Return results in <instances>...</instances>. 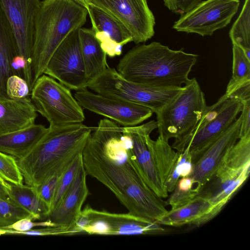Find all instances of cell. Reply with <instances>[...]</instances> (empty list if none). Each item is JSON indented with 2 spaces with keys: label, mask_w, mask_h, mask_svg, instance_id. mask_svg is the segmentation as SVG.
I'll list each match as a JSON object with an SVG mask.
<instances>
[{
  "label": "cell",
  "mask_w": 250,
  "mask_h": 250,
  "mask_svg": "<svg viewBox=\"0 0 250 250\" xmlns=\"http://www.w3.org/2000/svg\"><path fill=\"white\" fill-rule=\"evenodd\" d=\"M93 131L82 153L86 173L107 188L129 213L154 221L166 213L165 202L142 177L123 126L104 119Z\"/></svg>",
  "instance_id": "obj_1"
},
{
  "label": "cell",
  "mask_w": 250,
  "mask_h": 250,
  "mask_svg": "<svg viewBox=\"0 0 250 250\" xmlns=\"http://www.w3.org/2000/svg\"><path fill=\"white\" fill-rule=\"evenodd\" d=\"M198 57L154 42L131 49L120 59L116 70L126 80L139 84L179 87L190 81L188 75Z\"/></svg>",
  "instance_id": "obj_2"
},
{
  "label": "cell",
  "mask_w": 250,
  "mask_h": 250,
  "mask_svg": "<svg viewBox=\"0 0 250 250\" xmlns=\"http://www.w3.org/2000/svg\"><path fill=\"white\" fill-rule=\"evenodd\" d=\"M94 128L82 123L49 128L26 156L17 159L24 183L37 188L51 177L63 172L83 153Z\"/></svg>",
  "instance_id": "obj_3"
},
{
  "label": "cell",
  "mask_w": 250,
  "mask_h": 250,
  "mask_svg": "<svg viewBox=\"0 0 250 250\" xmlns=\"http://www.w3.org/2000/svg\"><path fill=\"white\" fill-rule=\"evenodd\" d=\"M88 12L74 0H43L37 14L31 69L33 86L54 51L74 30L85 23Z\"/></svg>",
  "instance_id": "obj_4"
},
{
  "label": "cell",
  "mask_w": 250,
  "mask_h": 250,
  "mask_svg": "<svg viewBox=\"0 0 250 250\" xmlns=\"http://www.w3.org/2000/svg\"><path fill=\"white\" fill-rule=\"evenodd\" d=\"M208 107L196 78L190 79L177 97L156 114L159 136L167 140L184 139L204 118Z\"/></svg>",
  "instance_id": "obj_5"
},
{
  "label": "cell",
  "mask_w": 250,
  "mask_h": 250,
  "mask_svg": "<svg viewBox=\"0 0 250 250\" xmlns=\"http://www.w3.org/2000/svg\"><path fill=\"white\" fill-rule=\"evenodd\" d=\"M87 88L96 93L147 107L156 114L170 103L183 90L179 87H156L126 80L117 71L107 67L90 80Z\"/></svg>",
  "instance_id": "obj_6"
},
{
  "label": "cell",
  "mask_w": 250,
  "mask_h": 250,
  "mask_svg": "<svg viewBox=\"0 0 250 250\" xmlns=\"http://www.w3.org/2000/svg\"><path fill=\"white\" fill-rule=\"evenodd\" d=\"M31 92L37 112L48 121L49 128L84 121L82 107L72 96L70 89L53 78L42 75L35 83Z\"/></svg>",
  "instance_id": "obj_7"
},
{
  "label": "cell",
  "mask_w": 250,
  "mask_h": 250,
  "mask_svg": "<svg viewBox=\"0 0 250 250\" xmlns=\"http://www.w3.org/2000/svg\"><path fill=\"white\" fill-rule=\"evenodd\" d=\"M74 235H157L168 232L162 225L147 218L127 213L98 210L86 206L73 226Z\"/></svg>",
  "instance_id": "obj_8"
},
{
  "label": "cell",
  "mask_w": 250,
  "mask_h": 250,
  "mask_svg": "<svg viewBox=\"0 0 250 250\" xmlns=\"http://www.w3.org/2000/svg\"><path fill=\"white\" fill-rule=\"evenodd\" d=\"M242 109L239 100L222 96L207 111L193 131L180 141H175L172 147L179 153L188 147L191 158L209 143L228 128L237 119Z\"/></svg>",
  "instance_id": "obj_9"
},
{
  "label": "cell",
  "mask_w": 250,
  "mask_h": 250,
  "mask_svg": "<svg viewBox=\"0 0 250 250\" xmlns=\"http://www.w3.org/2000/svg\"><path fill=\"white\" fill-rule=\"evenodd\" d=\"M239 0H206L181 15L172 28L178 32L212 36L227 26L237 13Z\"/></svg>",
  "instance_id": "obj_10"
},
{
  "label": "cell",
  "mask_w": 250,
  "mask_h": 250,
  "mask_svg": "<svg viewBox=\"0 0 250 250\" xmlns=\"http://www.w3.org/2000/svg\"><path fill=\"white\" fill-rule=\"evenodd\" d=\"M80 5L96 6L114 17L127 29L137 44L154 36L155 18L146 0H83Z\"/></svg>",
  "instance_id": "obj_11"
},
{
  "label": "cell",
  "mask_w": 250,
  "mask_h": 250,
  "mask_svg": "<svg viewBox=\"0 0 250 250\" xmlns=\"http://www.w3.org/2000/svg\"><path fill=\"white\" fill-rule=\"evenodd\" d=\"M79 28L70 33L59 45L44 71V74L76 91L87 88L89 82L81 52Z\"/></svg>",
  "instance_id": "obj_12"
},
{
  "label": "cell",
  "mask_w": 250,
  "mask_h": 250,
  "mask_svg": "<svg viewBox=\"0 0 250 250\" xmlns=\"http://www.w3.org/2000/svg\"><path fill=\"white\" fill-rule=\"evenodd\" d=\"M41 4L40 0H0V4L14 31L19 56L25 61L24 79L32 83L31 69L35 19Z\"/></svg>",
  "instance_id": "obj_13"
},
{
  "label": "cell",
  "mask_w": 250,
  "mask_h": 250,
  "mask_svg": "<svg viewBox=\"0 0 250 250\" xmlns=\"http://www.w3.org/2000/svg\"><path fill=\"white\" fill-rule=\"evenodd\" d=\"M74 97L82 107L106 117L124 127L135 126L150 118L153 113L143 105L95 94L87 88L77 91Z\"/></svg>",
  "instance_id": "obj_14"
},
{
  "label": "cell",
  "mask_w": 250,
  "mask_h": 250,
  "mask_svg": "<svg viewBox=\"0 0 250 250\" xmlns=\"http://www.w3.org/2000/svg\"><path fill=\"white\" fill-rule=\"evenodd\" d=\"M241 116L191 158L190 177L198 192L214 175L225 156L239 139Z\"/></svg>",
  "instance_id": "obj_15"
},
{
  "label": "cell",
  "mask_w": 250,
  "mask_h": 250,
  "mask_svg": "<svg viewBox=\"0 0 250 250\" xmlns=\"http://www.w3.org/2000/svg\"><path fill=\"white\" fill-rule=\"evenodd\" d=\"M157 128L154 120L139 126H123L131 139L132 151L143 180L157 196L165 198L168 192L162 185L147 144V136Z\"/></svg>",
  "instance_id": "obj_16"
},
{
  "label": "cell",
  "mask_w": 250,
  "mask_h": 250,
  "mask_svg": "<svg viewBox=\"0 0 250 250\" xmlns=\"http://www.w3.org/2000/svg\"><path fill=\"white\" fill-rule=\"evenodd\" d=\"M92 24V30L106 55L110 57L119 56L123 46L132 41L129 31L119 21L101 9L86 5Z\"/></svg>",
  "instance_id": "obj_17"
},
{
  "label": "cell",
  "mask_w": 250,
  "mask_h": 250,
  "mask_svg": "<svg viewBox=\"0 0 250 250\" xmlns=\"http://www.w3.org/2000/svg\"><path fill=\"white\" fill-rule=\"evenodd\" d=\"M86 174L83 164L62 200L47 218L54 226H73L89 193Z\"/></svg>",
  "instance_id": "obj_18"
},
{
  "label": "cell",
  "mask_w": 250,
  "mask_h": 250,
  "mask_svg": "<svg viewBox=\"0 0 250 250\" xmlns=\"http://www.w3.org/2000/svg\"><path fill=\"white\" fill-rule=\"evenodd\" d=\"M37 109L29 97L0 98V136L26 128L34 124Z\"/></svg>",
  "instance_id": "obj_19"
},
{
  "label": "cell",
  "mask_w": 250,
  "mask_h": 250,
  "mask_svg": "<svg viewBox=\"0 0 250 250\" xmlns=\"http://www.w3.org/2000/svg\"><path fill=\"white\" fill-rule=\"evenodd\" d=\"M19 56L13 27L0 4V98H9L6 94L8 78L14 75L13 62Z\"/></svg>",
  "instance_id": "obj_20"
},
{
  "label": "cell",
  "mask_w": 250,
  "mask_h": 250,
  "mask_svg": "<svg viewBox=\"0 0 250 250\" xmlns=\"http://www.w3.org/2000/svg\"><path fill=\"white\" fill-rule=\"evenodd\" d=\"M49 128L34 124L26 128L0 136V151L17 159L26 156L43 138Z\"/></svg>",
  "instance_id": "obj_21"
},
{
  "label": "cell",
  "mask_w": 250,
  "mask_h": 250,
  "mask_svg": "<svg viewBox=\"0 0 250 250\" xmlns=\"http://www.w3.org/2000/svg\"><path fill=\"white\" fill-rule=\"evenodd\" d=\"M79 37L86 76L89 81L108 67L107 55L92 29L80 28Z\"/></svg>",
  "instance_id": "obj_22"
},
{
  "label": "cell",
  "mask_w": 250,
  "mask_h": 250,
  "mask_svg": "<svg viewBox=\"0 0 250 250\" xmlns=\"http://www.w3.org/2000/svg\"><path fill=\"white\" fill-rule=\"evenodd\" d=\"M212 206L207 200L196 196L187 204L167 211L155 222L165 226L179 227L186 224L194 225L207 214Z\"/></svg>",
  "instance_id": "obj_23"
},
{
  "label": "cell",
  "mask_w": 250,
  "mask_h": 250,
  "mask_svg": "<svg viewBox=\"0 0 250 250\" xmlns=\"http://www.w3.org/2000/svg\"><path fill=\"white\" fill-rule=\"evenodd\" d=\"M147 144L160 181L167 190V179L180 153L175 151L168 140L159 135L155 141L148 136Z\"/></svg>",
  "instance_id": "obj_24"
},
{
  "label": "cell",
  "mask_w": 250,
  "mask_h": 250,
  "mask_svg": "<svg viewBox=\"0 0 250 250\" xmlns=\"http://www.w3.org/2000/svg\"><path fill=\"white\" fill-rule=\"evenodd\" d=\"M9 184L10 199L30 213L34 221L47 218L50 209L35 188L26 184Z\"/></svg>",
  "instance_id": "obj_25"
},
{
  "label": "cell",
  "mask_w": 250,
  "mask_h": 250,
  "mask_svg": "<svg viewBox=\"0 0 250 250\" xmlns=\"http://www.w3.org/2000/svg\"><path fill=\"white\" fill-rule=\"evenodd\" d=\"M233 45L241 48L250 59V0H245L242 9L229 32Z\"/></svg>",
  "instance_id": "obj_26"
},
{
  "label": "cell",
  "mask_w": 250,
  "mask_h": 250,
  "mask_svg": "<svg viewBox=\"0 0 250 250\" xmlns=\"http://www.w3.org/2000/svg\"><path fill=\"white\" fill-rule=\"evenodd\" d=\"M247 84H250V59L241 48L233 45L232 75L226 93Z\"/></svg>",
  "instance_id": "obj_27"
},
{
  "label": "cell",
  "mask_w": 250,
  "mask_h": 250,
  "mask_svg": "<svg viewBox=\"0 0 250 250\" xmlns=\"http://www.w3.org/2000/svg\"><path fill=\"white\" fill-rule=\"evenodd\" d=\"M171 192L165 203L171 207V209H174L190 202L197 196L198 190L194 188L193 180L189 176L179 179Z\"/></svg>",
  "instance_id": "obj_28"
},
{
  "label": "cell",
  "mask_w": 250,
  "mask_h": 250,
  "mask_svg": "<svg viewBox=\"0 0 250 250\" xmlns=\"http://www.w3.org/2000/svg\"><path fill=\"white\" fill-rule=\"evenodd\" d=\"M83 164L82 153L78 155L63 172L56 186L51 211L60 203L65 193L72 184L79 169Z\"/></svg>",
  "instance_id": "obj_29"
},
{
  "label": "cell",
  "mask_w": 250,
  "mask_h": 250,
  "mask_svg": "<svg viewBox=\"0 0 250 250\" xmlns=\"http://www.w3.org/2000/svg\"><path fill=\"white\" fill-rule=\"evenodd\" d=\"M193 170V164L188 147L180 155L168 177L166 189L171 192L176 187L180 178L189 177Z\"/></svg>",
  "instance_id": "obj_30"
},
{
  "label": "cell",
  "mask_w": 250,
  "mask_h": 250,
  "mask_svg": "<svg viewBox=\"0 0 250 250\" xmlns=\"http://www.w3.org/2000/svg\"><path fill=\"white\" fill-rule=\"evenodd\" d=\"M25 217L34 220L30 213L14 201L0 197V228L9 226Z\"/></svg>",
  "instance_id": "obj_31"
},
{
  "label": "cell",
  "mask_w": 250,
  "mask_h": 250,
  "mask_svg": "<svg viewBox=\"0 0 250 250\" xmlns=\"http://www.w3.org/2000/svg\"><path fill=\"white\" fill-rule=\"evenodd\" d=\"M15 158L0 151V177L9 183L22 184L23 178Z\"/></svg>",
  "instance_id": "obj_32"
},
{
  "label": "cell",
  "mask_w": 250,
  "mask_h": 250,
  "mask_svg": "<svg viewBox=\"0 0 250 250\" xmlns=\"http://www.w3.org/2000/svg\"><path fill=\"white\" fill-rule=\"evenodd\" d=\"M6 89L8 97L12 99L27 97L30 92L26 81L16 75H12L8 78L6 83Z\"/></svg>",
  "instance_id": "obj_33"
},
{
  "label": "cell",
  "mask_w": 250,
  "mask_h": 250,
  "mask_svg": "<svg viewBox=\"0 0 250 250\" xmlns=\"http://www.w3.org/2000/svg\"><path fill=\"white\" fill-rule=\"evenodd\" d=\"M63 172L51 177L36 188L38 196L47 205L50 211L56 186Z\"/></svg>",
  "instance_id": "obj_34"
},
{
  "label": "cell",
  "mask_w": 250,
  "mask_h": 250,
  "mask_svg": "<svg viewBox=\"0 0 250 250\" xmlns=\"http://www.w3.org/2000/svg\"><path fill=\"white\" fill-rule=\"evenodd\" d=\"M164 5L172 12L183 15L195 7L202 0H163Z\"/></svg>",
  "instance_id": "obj_35"
},
{
  "label": "cell",
  "mask_w": 250,
  "mask_h": 250,
  "mask_svg": "<svg viewBox=\"0 0 250 250\" xmlns=\"http://www.w3.org/2000/svg\"><path fill=\"white\" fill-rule=\"evenodd\" d=\"M241 123L239 139L250 135V99L242 102Z\"/></svg>",
  "instance_id": "obj_36"
},
{
  "label": "cell",
  "mask_w": 250,
  "mask_h": 250,
  "mask_svg": "<svg viewBox=\"0 0 250 250\" xmlns=\"http://www.w3.org/2000/svg\"><path fill=\"white\" fill-rule=\"evenodd\" d=\"M10 184L0 177V197L5 200H12L9 195Z\"/></svg>",
  "instance_id": "obj_37"
},
{
  "label": "cell",
  "mask_w": 250,
  "mask_h": 250,
  "mask_svg": "<svg viewBox=\"0 0 250 250\" xmlns=\"http://www.w3.org/2000/svg\"><path fill=\"white\" fill-rule=\"evenodd\" d=\"M76 2H77L78 4H79L80 5V3L83 0H74Z\"/></svg>",
  "instance_id": "obj_38"
}]
</instances>
